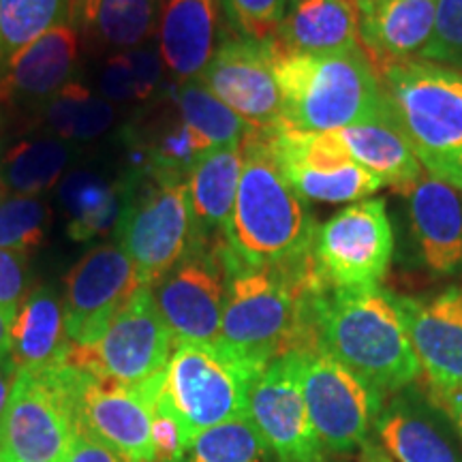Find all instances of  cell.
<instances>
[{"label": "cell", "instance_id": "1", "mask_svg": "<svg viewBox=\"0 0 462 462\" xmlns=\"http://www.w3.org/2000/svg\"><path fill=\"white\" fill-rule=\"evenodd\" d=\"M317 223L289 187L274 152L273 131L255 129L242 140V176L223 242L231 262L281 265L313 253Z\"/></svg>", "mask_w": 462, "mask_h": 462}, {"label": "cell", "instance_id": "2", "mask_svg": "<svg viewBox=\"0 0 462 462\" xmlns=\"http://www.w3.org/2000/svg\"><path fill=\"white\" fill-rule=\"evenodd\" d=\"M319 349L381 394L421 374L394 296L377 287H328L315 300Z\"/></svg>", "mask_w": 462, "mask_h": 462}, {"label": "cell", "instance_id": "3", "mask_svg": "<svg viewBox=\"0 0 462 462\" xmlns=\"http://www.w3.org/2000/svg\"><path fill=\"white\" fill-rule=\"evenodd\" d=\"M281 90L282 129L330 133L390 118L379 78L364 50L345 54H296L265 39Z\"/></svg>", "mask_w": 462, "mask_h": 462}, {"label": "cell", "instance_id": "4", "mask_svg": "<svg viewBox=\"0 0 462 462\" xmlns=\"http://www.w3.org/2000/svg\"><path fill=\"white\" fill-rule=\"evenodd\" d=\"M374 73L421 167L462 190V73L420 58L385 62Z\"/></svg>", "mask_w": 462, "mask_h": 462}, {"label": "cell", "instance_id": "5", "mask_svg": "<svg viewBox=\"0 0 462 462\" xmlns=\"http://www.w3.org/2000/svg\"><path fill=\"white\" fill-rule=\"evenodd\" d=\"M84 371L69 362L17 373L0 420V462H67Z\"/></svg>", "mask_w": 462, "mask_h": 462}, {"label": "cell", "instance_id": "6", "mask_svg": "<svg viewBox=\"0 0 462 462\" xmlns=\"http://www.w3.org/2000/svg\"><path fill=\"white\" fill-rule=\"evenodd\" d=\"M263 368L221 343H176L161 401L189 443L199 430L248 415V394Z\"/></svg>", "mask_w": 462, "mask_h": 462}, {"label": "cell", "instance_id": "7", "mask_svg": "<svg viewBox=\"0 0 462 462\" xmlns=\"http://www.w3.org/2000/svg\"><path fill=\"white\" fill-rule=\"evenodd\" d=\"M125 189L123 215L114 227L116 245L129 255L143 285L152 287L195 240L189 184L137 167Z\"/></svg>", "mask_w": 462, "mask_h": 462}, {"label": "cell", "instance_id": "8", "mask_svg": "<svg viewBox=\"0 0 462 462\" xmlns=\"http://www.w3.org/2000/svg\"><path fill=\"white\" fill-rule=\"evenodd\" d=\"M296 364L306 411L323 448L349 454L366 446L385 394L319 346L296 351Z\"/></svg>", "mask_w": 462, "mask_h": 462}, {"label": "cell", "instance_id": "9", "mask_svg": "<svg viewBox=\"0 0 462 462\" xmlns=\"http://www.w3.org/2000/svg\"><path fill=\"white\" fill-rule=\"evenodd\" d=\"M227 291L223 236L195 238L180 262L150 287L176 343H218Z\"/></svg>", "mask_w": 462, "mask_h": 462}, {"label": "cell", "instance_id": "10", "mask_svg": "<svg viewBox=\"0 0 462 462\" xmlns=\"http://www.w3.org/2000/svg\"><path fill=\"white\" fill-rule=\"evenodd\" d=\"M173 340L161 319L150 287H140L109 321L106 334L95 346L69 345L65 360L95 377L137 385L163 373L170 362Z\"/></svg>", "mask_w": 462, "mask_h": 462}, {"label": "cell", "instance_id": "11", "mask_svg": "<svg viewBox=\"0 0 462 462\" xmlns=\"http://www.w3.org/2000/svg\"><path fill=\"white\" fill-rule=\"evenodd\" d=\"M394 231L383 199H364L317 227L313 255L330 287H377L388 274Z\"/></svg>", "mask_w": 462, "mask_h": 462}, {"label": "cell", "instance_id": "12", "mask_svg": "<svg viewBox=\"0 0 462 462\" xmlns=\"http://www.w3.org/2000/svg\"><path fill=\"white\" fill-rule=\"evenodd\" d=\"M163 381L165 371L137 385H123L84 371L79 424L101 439L123 462H157L152 413Z\"/></svg>", "mask_w": 462, "mask_h": 462}, {"label": "cell", "instance_id": "13", "mask_svg": "<svg viewBox=\"0 0 462 462\" xmlns=\"http://www.w3.org/2000/svg\"><path fill=\"white\" fill-rule=\"evenodd\" d=\"M143 287L129 255L118 245L95 246L65 279V328L69 343L95 346L109 321Z\"/></svg>", "mask_w": 462, "mask_h": 462}, {"label": "cell", "instance_id": "14", "mask_svg": "<svg viewBox=\"0 0 462 462\" xmlns=\"http://www.w3.org/2000/svg\"><path fill=\"white\" fill-rule=\"evenodd\" d=\"M270 131L282 176L302 199L345 204L368 198L383 187L334 142L330 133H302L282 126Z\"/></svg>", "mask_w": 462, "mask_h": 462}, {"label": "cell", "instance_id": "15", "mask_svg": "<svg viewBox=\"0 0 462 462\" xmlns=\"http://www.w3.org/2000/svg\"><path fill=\"white\" fill-rule=\"evenodd\" d=\"M248 418L276 462H326V448L300 390L296 354L276 357L255 379Z\"/></svg>", "mask_w": 462, "mask_h": 462}, {"label": "cell", "instance_id": "16", "mask_svg": "<svg viewBox=\"0 0 462 462\" xmlns=\"http://www.w3.org/2000/svg\"><path fill=\"white\" fill-rule=\"evenodd\" d=\"M217 99L255 129H273L281 123V90L276 84L268 43L236 34L212 54L199 75Z\"/></svg>", "mask_w": 462, "mask_h": 462}, {"label": "cell", "instance_id": "17", "mask_svg": "<svg viewBox=\"0 0 462 462\" xmlns=\"http://www.w3.org/2000/svg\"><path fill=\"white\" fill-rule=\"evenodd\" d=\"M409 388L383 401L373 429L379 448L394 462H462V441L452 420L429 394Z\"/></svg>", "mask_w": 462, "mask_h": 462}, {"label": "cell", "instance_id": "18", "mask_svg": "<svg viewBox=\"0 0 462 462\" xmlns=\"http://www.w3.org/2000/svg\"><path fill=\"white\" fill-rule=\"evenodd\" d=\"M421 373L435 388H462V287L429 300L396 298Z\"/></svg>", "mask_w": 462, "mask_h": 462}, {"label": "cell", "instance_id": "19", "mask_svg": "<svg viewBox=\"0 0 462 462\" xmlns=\"http://www.w3.org/2000/svg\"><path fill=\"white\" fill-rule=\"evenodd\" d=\"M362 50L373 69L409 60L429 43L439 0H354Z\"/></svg>", "mask_w": 462, "mask_h": 462}, {"label": "cell", "instance_id": "20", "mask_svg": "<svg viewBox=\"0 0 462 462\" xmlns=\"http://www.w3.org/2000/svg\"><path fill=\"white\" fill-rule=\"evenodd\" d=\"M78 45L79 34L69 22L28 43L5 65L7 75L0 79V103L48 101L71 82Z\"/></svg>", "mask_w": 462, "mask_h": 462}, {"label": "cell", "instance_id": "21", "mask_svg": "<svg viewBox=\"0 0 462 462\" xmlns=\"http://www.w3.org/2000/svg\"><path fill=\"white\" fill-rule=\"evenodd\" d=\"M409 210L424 263L437 274L462 268V201L449 184L426 176L409 193Z\"/></svg>", "mask_w": 462, "mask_h": 462}, {"label": "cell", "instance_id": "22", "mask_svg": "<svg viewBox=\"0 0 462 462\" xmlns=\"http://www.w3.org/2000/svg\"><path fill=\"white\" fill-rule=\"evenodd\" d=\"M273 39L296 54L360 51V14L354 0H302L291 5Z\"/></svg>", "mask_w": 462, "mask_h": 462}, {"label": "cell", "instance_id": "23", "mask_svg": "<svg viewBox=\"0 0 462 462\" xmlns=\"http://www.w3.org/2000/svg\"><path fill=\"white\" fill-rule=\"evenodd\" d=\"M330 135L357 165L371 171L383 187H390L404 198H409L424 173L407 137L392 116L330 131Z\"/></svg>", "mask_w": 462, "mask_h": 462}, {"label": "cell", "instance_id": "24", "mask_svg": "<svg viewBox=\"0 0 462 462\" xmlns=\"http://www.w3.org/2000/svg\"><path fill=\"white\" fill-rule=\"evenodd\" d=\"M215 0H163L159 51L178 78L198 79L215 54Z\"/></svg>", "mask_w": 462, "mask_h": 462}, {"label": "cell", "instance_id": "25", "mask_svg": "<svg viewBox=\"0 0 462 462\" xmlns=\"http://www.w3.org/2000/svg\"><path fill=\"white\" fill-rule=\"evenodd\" d=\"M65 306L54 287L28 291L17 306L9 334V354L20 371L65 360L69 351Z\"/></svg>", "mask_w": 462, "mask_h": 462}, {"label": "cell", "instance_id": "26", "mask_svg": "<svg viewBox=\"0 0 462 462\" xmlns=\"http://www.w3.org/2000/svg\"><path fill=\"white\" fill-rule=\"evenodd\" d=\"M242 176V143L215 146L189 173V199L195 238L223 236Z\"/></svg>", "mask_w": 462, "mask_h": 462}, {"label": "cell", "instance_id": "27", "mask_svg": "<svg viewBox=\"0 0 462 462\" xmlns=\"http://www.w3.org/2000/svg\"><path fill=\"white\" fill-rule=\"evenodd\" d=\"M163 0H69V24L103 45L133 50L159 28Z\"/></svg>", "mask_w": 462, "mask_h": 462}, {"label": "cell", "instance_id": "28", "mask_svg": "<svg viewBox=\"0 0 462 462\" xmlns=\"http://www.w3.org/2000/svg\"><path fill=\"white\" fill-rule=\"evenodd\" d=\"M125 182L109 184L90 171H73L60 182V199L69 215L67 231L86 242L114 229L125 208Z\"/></svg>", "mask_w": 462, "mask_h": 462}, {"label": "cell", "instance_id": "29", "mask_svg": "<svg viewBox=\"0 0 462 462\" xmlns=\"http://www.w3.org/2000/svg\"><path fill=\"white\" fill-rule=\"evenodd\" d=\"M71 154V146L58 137L17 143L0 161V187L14 195H42L58 182Z\"/></svg>", "mask_w": 462, "mask_h": 462}, {"label": "cell", "instance_id": "30", "mask_svg": "<svg viewBox=\"0 0 462 462\" xmlns=\"http://www.w3.org/2000/svg\"><path fill=\"white\" fill-rule=\"evenodd\" d=\"M178 107L180 118L199 137L215 146L227 143H242V140L255 126H251L245 118H240L234 109H229L221 99H217L210 90L201 84V79H184L178 88Z\"/></svg>", "mask_w": 462, "mask_h": 462}, {"label": "cell", "instance_id": "31", "mask_svg": "<svg viewBox=\"0 0 462 462\" xmlns=\"http://www.w3.org/2000/svg\"><path fill=\"white\" fill-rule=\"evenodd\" d=\"M268 454L255 424L242 415L190 437L180 462H265Z\"/></svg>", "mask_w": 462, "mask_h": 462}, {"label": "cell", "instance_id": "32", "mask_svg": "<svg viewBox=\"0 0 462 462\" xmlns=\"http://www.w3.org/2000/svg\"><path fill=\"white\" fill-rule=\"evenodd\" d=\"M69 22V0H0V65Z\"/></svg>", "mask_w": 462, "mask_h": 462}, {"label": "cell", "instance_id": "33", "mask_svg": "<svg viewBox=\"0 0 462 462\" xmlns=\"http://www.w3.org/2000/svg\"><path fill=\"white\" fill-rule=\"evenodd\" d=\"M51 210L39 195H11L0 201V248L28 255L43 245Z\"/></svg>", "mask_w": 462, "mask_h": 462}, {"label": "cell", "instance_id": "34", "mask_svg": "<svg viewBox=\"0 0 462 462\" xmlns=\"http://www.w3.org/2000/svg\"><path fill=\"white\" fill-rule=\"evenodd\" d=\"M218 3L236 32L263 42L279 31L289 0H218Z\"/></svg>", "mask_w": 462, "mask_h": 462}, {"label": "cell", "instance_id": "35", "mask_svg": "<svg viewBox=\"0 0 462 462\" xmlns=\"http://www.w3.org/2000/svg\"><path fill=\"white\" fill-rule=\"evenodd\" d=\"M420 60H462V0H439L435 28L426 48L420 51Z\"/></svg>", "mask_w": 462, "mask_h": 462}, {"label": "cell", "instance_id": "36", "mask_svg": "<svg viewBox=\"0 0 462 462\" xmlns=\"http://www.w3.org/2000/svg\"><path fill=\"white\" fill-rule=\"evenodd\" d=\"M90 90L79 82H69L45 101L43 118L58 140H71L73 126L90 99Z\"/></svg>", "mask_w": 462, "mask_h": 462}, {"label": "cell", "instance_id": "37", "mask_svg": "<svg viewBox=\"0 0 462 462\" xmlns=\"http://www.w3.org/2000/svg\"><path fill=\"white\" fill-rule=\"evenodd\" d=\"M152 446L157 462H180L184 448H187V435L178 420L173 418V413L161 401V394L154 402L152 413Z\"/></svg>", "mask_w": 462, "mask_h": 462}, {"label": "cell", "instance_id": "38", "mask_svg": "<svg viewBox=\"0 0 462 462\" xmlns=\"http://www.w3.org/2000/svg\"><path fill=\"white\" fill-rule=\"evenodd\" d=\"M28 293L26 255L0 248V309L15 310Z\"/></svg>", "mask_w": 462, "mask_h": 462}, {"label": "cell", "instance_id": "39", "mask_svg": "<svg viewBox=\"0 0 462 462\" xmlns=\"http://www.w3.org/2000/svg\"><path fill=\"white\" fill-rule=\"evenodd\" d=\"M101 90H103V99L106 101H142V88L137 84L135 73L126 60L125 51L123 54H116L109 58L106 71H103V79H101Z\"/></svg>", "mask_w": 462, "mask_h": 462}, {"label": "cell", "instance_id": "40", "mask_svg": "<svg viewBox=\"0 0 462 462\" xmlns=\"http://www.w3.org/2000/svg\"><path fill=\"white\" fill-rule=\"evenodd\" d=\"M126 60L135 73L137 84H140L143 99H148L152 95L154 88H157L161 82V73H163V58H161V51L154 48V45L143 43L140 48H133L125 51Z\"/></svg>", "mask_w": 462, "mask_h": 462}, {"label": "cell", "instance_id": "41", "mask_svg": "<svg viewBox=\"0 0 462 462\" xmlns=\"http://www.w3.org/2000/svg\"><path fill=\"white\" fill-rule=\"evenodd\" d=\"M114 114L116 112L112 103L90 97L82 109V114H79L78 123L73 126L71 140H92V137H99L114 123Z\"/></svg>", "mask_w": 462, "mask_h": 462}, {"label": "cell", "instance_id": "42", "mask_svg": "<svg viewBox=\"0 0 462 462\" xmlns=\"http://www.w3.org/2000/svg\"><path fill=\"white\" fill-rule=\"evenodd\" d=\"M67 462H123L109 449L101 439H97L82 424L73 435L71 449H69Z\"/></svg>", "mask_w": 462, "mask_h": 462}, {"label": "cell", "instance_id": "43", "mask_svg": "<svg viewBox=\"0 0 462 462\" xmlns=\"http://www.w3.org/2000/svg\"><path fill=\"white\" fill-rule=\"evenodd\" d=\"M426 394L452 420L454 429L462 441V388H435V385L429 383L426 385Z\"/></svg>", "mask_w": 462, "mask_h": 462}, {"label": "cell", "instance_id": "44", "mask_svg": "<svg viewBox=\"0 0 462 462\" xmlns=\"http://www.w3.org/2000/svg\"><path fill=\"white\" fill-rule=\"evenodd\" d=\"M17 373H20V368H17V364L14 362V357H11L9 351L0 354V420H3L5 409H7L9 404Z\"/></svg>", "mask_w": 462, "mask_h": 462}, {"label": "cell", "instance_id": "45", "mask_svg": "<svg viewBox=\"0 0 462 462\" xmlns=\"http://www.w3.org/2000/svg\"><path fill=\"white\" fill-rule=\"evenodd\" d=\"M15 310L0 309V354L9 351V334H11V323H14Z\"/></svg>", "mask_w": 462, "mask_h": 462}, {"label": "cell", "instance_id": "46", "mask_svg": "<svg viewBox=\"0 0 462 462\" xmlns=\"http://www.w3.org/2000/svg\"><path fill=\"white\" fill-rule=\"evenodd\" d=\"M360 452H362V456H360L362 462H394L388 454L383 452V449H381L379 446H374L373 441H368L366 446L360 449Z\"/></svg>", "mask_w": 462, "mask_h": 462}, {"label": "cell", "instance_id": "47", "mask_svg": "<svg viewBox=\"0 0 462 462\" xmlns=\"http://www.w3.org/2000/svg\"><path fill=\"white\" fill-rule=\"evenodd\" d=\"M298 3H302V0H291V5H298Z\"/></svg>", "mask_w": 462, "mask_h": 462}]
</instances>
